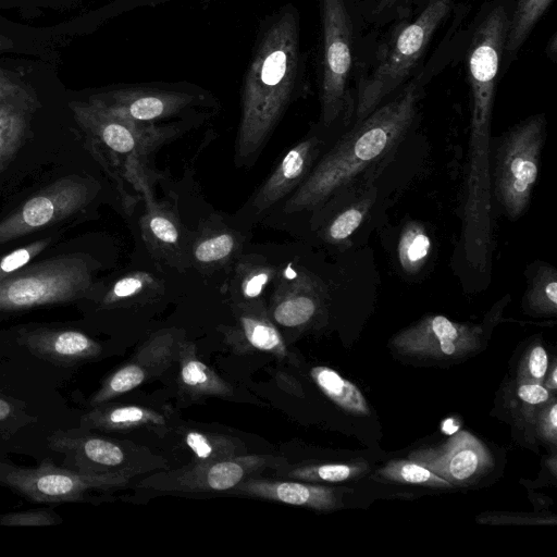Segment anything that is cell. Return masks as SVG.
<instances>
[{"label": "cell", "mask_w": 557, "mask_h": 557, "mask_svg": "<svg viewBox=\"0 0 557 557\" xmlns=\"http://www.w3.org/2000/svg\"><path fill=\"white\" fill-rule=\"evenodd\" d=\"M89 100L115 116L138 124L187 117L198 109H214L218 104L211 92L186 82L116 86L90 96Z\"/></svg>", "instance_id": "obj_6"}, {"label": "cell", "mask_w": 557, "mask_h": 557, "mask_svg": "<svg viewBox=\"0 0 557 557\" xmlns=\"http://www.w3.org/2000/svg\"><path fill=\"white\" fill-rule=\"evenodd\" d=\"M543 385L549 392H555L557 388V364H556L555 359L553 361V366H552L550 372L548 373V376L546 379H544Z\"/></svg>", "instance_id": "obj_44"}, {"label": "cell", "mask_w": 557, "mask_h": 557, "mask_svg": "<svg viewBox=\"0 0 557 557\" xmlns=\"http://www.w3.org/2000/svg\"><path fill=\"white\" fill-rule=\"evenodd\" d=\"M82 429L101 431H131L148 429L157 433L168 431L166 417L161 412L139 405L102 404L83 416Z\"/></svg>", "instance_id": "obj_26"}, {"label": "cell", "mask_w": 557, "mask_h": 557, "mask_svg": "<svg viewBox=\"0 0 557 557\" xmlns=\"http://www.w3.org/2000/svg\"><path fill=\"white\" fill-rule=\"evenodd\" d=\"M278 264L264 255L243 252L232 265L227 294L233 308L265 304V293L272 287Z\"/></svg>", "instance_id": "obj_24"}, {"label": "cell", "mask_w": 557, "mask_h": 557, "mask_svg": "<svg viewBox=\"0 0 557 557\" xmlns=\"http://www.w3.org/2000/svg\"><path fill=\"white\" fill-rule=\"evenodd\" d=\"M182 440L193 455V462H212L243 455L244 444L235 437L200 430H186Z\"/></svg>", "instance_id": "obj_30"}, {"label": "cell", "mask_w": 557, "mask_h": 557, "mask_svg": "<svg viewBox=\"0 0 557 557\" xmlns=\"http://www.w3.org/2000/svg\"><path fill=\"white\" fill-rule=\"evenodd\" d=\"M480 325L458 323L444 315H428L397 333L392 347L399 354L419 358H459L480 347Z\"/></svg>", "instance_id": "obj_16"}, {"label": "cell", "mask_w": 557, "mask_h": 557, "mask_svg": "<svg viewBox=\"0 0 557 557\" xmlns=\"http://www.w3.org/2000/svg\"><path fill=\"white\" fill-rule=\"evenodd\" d=\"M528 305L542 315L557 313V272L549 264L540 265L528 285Z\"/></svg>", "instance_id": "obj_34"}, {"label": "cell", "mask_w": 557, "mask_h": 557, "mask_svg": "<svg viewBox=\"0 0 557 557\" xmlns=\"http://www.w3.org/2000/svg\"><path fill=\"white\" fill-rule=\"evenodd\" d=\"M28 94L27 88L0 69V103Z\"/></svg>", "instance_id": "obj_42"}, {"label": "cell", "mask_w": 557, "mask_h": 557, "mask_svg": "<svg viewBox=\"0 0 557 557\" xmlns=\"http://www.w3.org/2000/svg\"><path fill=\"white\" fill-rule=\"evenodd\" d=\"M36 104L32 94L0 103V172L23 145Z\"/></svg>", "instance_id": "obj_27"}, {"label": "cell", "mask_w": 557, "mask_h": 557, "mask_svg": "<svg viewBox=\"0 0 557 557\" xmlns=\"http://www.w3.org/2000/svg\"><path fill=\"white\" fill-rule=\"evenodd\" d=\"M536 429L539 435L548 443H557V404L552 398L539 414Z\"/></svg>", "instance_id": "obj_40"}, {"label": "cell", "mask_w": 557, "mask_h": 557, "mask_svg": "<svg viewBox=\"0 0 557 557\" xmlns=\"http://www.w3.org/2000/svg\"><path fill=\"white\" fill-rule=\"evenodd\" d=\"M322 23L320 125L329 128L344 114L352 63V23L345 0H319Z\"/></svg>", "instance_id": "obj_8"}, {"label": "cell", "mask_w": 557, "mask_h": 557, "mask_svg": "<svg viewBox=\"0 0 557 557\" xmlns=\"http://www.w3.org/2000/svg\"><path fill=\"white\" fill-rule=\"evenodd\" d=\"M381 479L404 484L449 488L453 484L413 460H391L377 471Z\"/></svg>", "instance_id": "obj_35"}, {"label": "cell", "mask_w": 557, "mask_h": 557, "mask_svg": "<svg viewBox=\"0 0 557 557\" xmlns=\"http://www.w3.org/2000/svg\"><path fill=\"white\" fill-rule=\"evenodd\" d=\"M90 199L91 189L82 180L64 177L54 182L0 220V245L71 216Z\"/></svg>", "instance_id": "obj_13"}, {"label": "cell", "mask_w": 557, "mask_h": 557, "mask_svg": "<svg viewBox=\"0 0 557 557\" xmlns=\"http://www.w3.org/2000/svg\"><path fill=\"white\" fill-rule=\"evenodd\" d=\"M54 237L49 236L20 247L0 258V282L26 267L28 262L49 247Z\"/></svg>", "instance_id": "obj_37"}, {"label": "cell", "mask_w": 557, "mask_h": 557, "mask_svg": "<svg viewBox=\"0 0 557 557\" xmlns=\"http://www.w3.org/2000/svg\"><path fill=\"white\" fill-rule=\"evenodd\" d=\"M300 16L292 3L268 15L260 26L244 75L234 162L250 169L300 96L304 78Z\"/></svg>", "instance_id": "obj_2"}, {"label": "cell", "mask_w": 557, "mask_h": 557, "mask_svg": "<svg viewBox=\"0 0 557 557\" xmlns=\"http://www.w3.org/2000/svg\"><path fill=\"white\" fill-rule=\"evenodd\" d=\"M157 277L146 271H133L120 276L109 288L103 304L131 302L160 289Z\"/></svg>", "instance_id": "obj_36"}, {"label": "cell", "mask_w": 557, "mask_h": 557, "mask_svg": "<svg viewBox=\"0 0 557 557\" xmlns=\"http://www.w3.org/2000/svg\"><path fill=\"white\" fill-rule=\"evenodd\" d=\"M180 338L174 330H162L148 339L135 357L111 373L89 400L91 407L133 391L161 374L177 356Z\"/></svg>", "instance_id": "obj_18"}, {"label": "cell", "mask_w": 557, "mask_h": 557, "mask_svg": "<svg viewBox=\"0 0 557 557\" xmlns=\"http://www.w3.org/2000/svg\"><path fill=\"white\" fill-rule=\"evenodd\" d=\"M453 0H428L417 17L400 26L379 50L358 83L355 123L375 110L407 79L448 14Z\"/></svg>", "instance_id": "obj_4"}, {"label": "cell", "mask_w": 557, "mask_h": 557, "mask_svg": "<svg viewBox=\"0 0 557 557\" xmlns=\"http://www.w3.org/2000/svg\"><path fill=\"white\" fill-rule=\"evenodd\" d=\"M13 46V42L5 36L0 34V50L9 49Z\"/></svg>", "instance_id": "obj_45"}, {"label": "cell", "mask_w": 557, "mask_h": 557, "mask_svg": "<svg viewBox=\"0 0 557 557\" xmlns=\"http://www.w3.org/2000/svg\"><path fill=\"white\" fill-rule=\"evenodd\" d=\"M276 475L304 482H343L367 472L363 461L350 463H307L289 467L287 463L275 469Z\"/></svg>", "instance_id": "obj_31"}, {"label": "cell", "mask_w": 557, "mask_h": 557, "mask_svg": "<svg viewBox=\"0 0 557 557\" xmlns=\"http://www.w3.org/2000/svg\"><path fill=\"white\" fill-rule=\"evenodd\" d=\"M24 343L35 355L64 364L86 361L101 351L96 341L74 330L36 329L25 334Z\"/></svg>", "instance_id": "obj_25"}, {"label": "cell", "mask_w": 557, "mask_h": 557, "mask_svg": "<svg viewBox=\"0 0 557 557\" xmlns=\"http://www.w3.org/2000/svg\"><path fill=\"white\" fill-rule=\"evenodd\" d=\"M544 138L545 119L537 114L511 128L498 147L495 193L511 220L522 215L530 203Z\"/></svg>", "instance_id": "obj_7"}, {"label": "cell", "mask_w": 557, "mask_h": 557, "mask_svg": "<svg viewBox=\"0 0 557 557\" xmlns=\"http://www.w3.org/2000/svg\"><path fill=\"white\" fill-rule=\"evenodd\" d=\"M150 181L151 177H143L134 186L145 201L139 220L144 243L154 259L184 271L190 267L188 251L191 232L185 230L170 205L154 199Z\"/></svg>", "instance_id": "obj_17"}, {"label": "cell", "mask_w": 557, "mask_h": 557, "mask_svg": "<svg viewBox=\"0 0 557 557\" xmlns=\"http://www.w3.org/2000/svg\"><path fill=\"white\" fill-rule=\"evenodd\" d=\"M235 324L223 329L226 342L239 351H261L287 358L283 336L267 313V304L233 308Z\"/></svg>", "instance_id": "obj_22"}, {"label": "cell", "mask_w": 557, "mask_h": 557, "mask_svg": "<svg viewBox=\"0 0 557 557\" xmlns=\"http://www.w3.org/2000/svg\"><path fill=\"white\" fill-rule=\"evenodd\" d=\"M287 461L272 455H238L233 458L196 463L157 472L140 481L139 486L171 493L230 492L243 481L267 468L277 469Z\"/></svg>", "instance_id": "obj_11"}, {"label": "cell", "mask_w": 557, "mask_h": 557, "mask_svg": "<svg viewBox=\"0 0 557 557\" xmlns=\"http://www.w3.org/2000/svg\"><path fill=\"white\" fill-rule=\"evenodd\" d=\"M548 369V356L541 344L533 345L524 355L518 369V383L543 384Z\"/></svg>", "instance_id": "obj_38"}, {"label": "cell", "mask_w": 557, "mask_h": 557, "mask_svg": "<svg viewBox=\"0 0 557 557\" xmlns=\"http://www.w3.org/2000/svg\"><path fill=\"white\" fill-rule=\"evenodd\" d=\"M553 0H517L509 20L504 55L509 62L518 53Z\"/></svg>", "instance_id": "obj_33"}, {"label": "cell", "mask_w": 557, "mask_h": 557, "mask_svg": "<svg viewBox=\"0 0 557 557\" xmlns=\"http://www.w3.org/2000/svg\"><path fill=\"white\" fill-rule=\"evenodd\" d=\"M325 147V138L312 128L278 160L270 174L230 220L250 232L286 200L307 178Z\"/></svg>", "instance_id": "obj_10"}, {"label": "cell", "mask_w": 557, "mask_h": 557, "mask_svg": "<svg viewBox=\"0 0 557 557\" xmlns=\"http://www.w3.org/2000/svg\"><path fill=\"white\" fill-rule=\"evenodd\" d=\"M310 376L319 389L343 410L355 416H370L368 401L361 391L337 371L326 366L310 369Z\"/></svg>", "instance_id": "obj_29"}, {"label": "cell", "mask_w": 557, "mask_h": 557, "mask_svg": "<svg viewBox=\"0 0 557 557\" xmlns=\"http://www.w3.org/2000/svg\"><path fill=\"white\" fill-rule=\"evenodd\" d=\"M95 268L84 253L58 256L24 267L0 282V311L76 300L90 289Z\"/></svg>", "instance_id": "obj_5"}, {"label": "cell", "mask_w": 557, "mask_h": 557, "mask_svg": "<svg viewBox=\"0 0 557 557\" xmlns=\"http://www.w3.org/2000/svg\"><path fill=\"white\" fill-rule=\"evenodd\" d=\"M177 358L178 381L186 394L194 397L232 395V386L198 358L193 343L182 341Z\"/></svg>", "instance_id": "obj_28"}, {"label": "cell", "mask_w": 557, "mask_h": 557, "mask_svg": "<svg viewBox=\"0 0 557 557\" xmlns=\"http://www.w3.org/2000/svg\"><path fill=\"white\" fill-rule=\"evenodd\" d=\"M394 1H396V0H380V4L381 5H386V4L393 3Z\"/></svg>", "instance_id": "obj_46"}, {"label": "cell", "mask_w": 557, "mask_h": 557, "mask_svg": "<svg viewBox=\"0 0 557 557\" xmlns=\"http://www.w3.org/2000/svg\"><path fill=\"white\" fill-rule=\"evenodd\" d=\"M50 447L62 453L72 469L92 473H129L137 475L152 468L145 448L117 442L89 432H57L49 438ZM65 462V463H66Z\"/></svg>", "instance_id": "obj_12"}, {"label": "cell", "mask_w": 557, "mask_h": 557, "mask_svg": "<svg viewBox=\"0 0 557 557\" xmlns=\"http://www.w3.org/2000/svg\"><path fill=\"white\" fill-rule=\"evenodd\" d=\"M227 493L322 511L334 510L342 506V495L338 490L298 480H275L256 475L243 481Z\"/></svg>", "instance_id": "obj_21"}, {"label": "cell", "mask_w": 557, "mask_h": 557, "mask_svg": "<svg viewBox=\"0 0 557 557\" xmlns=\"http://www.w3.org/2000/svg\"><path fill=\"white\" fill-rule=\"evenodd\" d=\"M509 20L507 7L498 3L486 12L473 32L468 51L471 109L493 110Z\"/></svg>", "instance_id": "obj_14"}, {"label": "cell", "mask_w": 557, "mask_h": 557, "mask_svg": "<svg viewBox=\"0 0 557 557\" xmlns=\"http://www.w3.org/2000/svg\"><path fill=\"white\" fill-rule=\"evenodd\" d=\"M61 519L53 511L33 509L0 515V525L32 527L60 523Z\"/></svg>", "instance_id": "obj_39"}, {"label": "cell", "mask_w": 557, "mask_h": 557, "mask_svg": "<svg viewBox=\"0 0 557 557\" xmlns=\"http://www.w3.org/2000/svg\"><path fill=\"white\" fill-rule=\"evenodd\" d=\"M323 284L295 261L278 264L277 275L267 304L271 321L284 330H302L322 312L325 300Z\"/></svg>", "instance_id": "obj_15"}, {"label": "cell", "mask_w": 557, "mask_h": 557, "mask_svg": "<svg viewBox=\"0 0 557 557\" xmlns=\"http://www.w3.org/2000/svg\"><path fill=\"white\" fill-rule=\"evenodd\" d=\"M432 250L431 238L418 221L405 224L397 243V258L403 271L418 274L426 264Z\"/></svg>", "instance_id": "obj_32"}, {"label": "cell", "mask_w": 557, "mask_h": 557, "mask_svg": "<svg viewBox=\"0 0 557 557\" xmlns=\"http://www.w3.org/2000/svg\"><path fill=\"white\" fill-rule=\"evenodd\" d=\"M421 97V84L414 79L355 123L322 152L300 186L262 222L286 228L300 216H310L330 199L343 194L363 172L389 158L412 126Z\"/></svg>", "instance_id": "obj_1"}, {"label": "cell", "mask_w": 557, "mask_h": 557, "mask_svg": "<svg viewBox=\"0 0 557 557\" xmlns=\"http://www.w3.org/2000/svg\"><path fill=\"white\" fill-rule=\"evenodd\" d=\"M409 459L453 485L473 482L493 466L487 447L467 431L454 434L437 447L416 450L409 455Z\"/></svg>", "instance_id": "obj_19"}, {"label": "cell", "mask_w": 557, "mask_h": 557, "mask_svg": "<svg viewBox=\"0 0 557 557\" xmlns=\"http://www.w3.org/2000/svg\"><path fill=\"white\" fill-rule=\"evenodd\" d=\"M134 476L60 468L48 459L36 468L0 463V483L37 503L82 502L90 491L123 487Z\"/></svg>", "instance_id": "obj_9"}, {"label": "cell", "mask_w": 557, "mask_h": 557, "mask_svg": "<svg viewBox=\"0 0 557 557\" xmlns=\"http://www.w3.org/2000/svg\"><path fill=\"white\" fill-rule=\"evenodd\" d=\"M517 396L529 407L542 406L552 399L550 392L540 383H518Z\"/></svg>", "instance_id": "obj_41"}, {"label": "cell", "mask_w": 557, "mask_h": 557, "mask_svg": "<svg viewBox=\"0 0 557 557\" xmlns=\"http://www.w3.org/2000/svg\"><path fill=\"white\" fill-rule=\"evenodd\" d=\"M376 188L370 183L355 200L338 209L322 207L309 216V230L329 246L347 244L371 211Z\"/></svg>", "instance_id": "obj_23"}, {"label": "cell", "mask_w": 557, "mask_h": 557, "mask_svg": "<svg viewBox=\"0 0 557 557\" xmlns=\"http://www.w3.org/2000/svg\"><path fill=\"white\" fill-rule=\"evenodd\" d=\"M75 120L89 136L94 151L106 170L121 186L126 208H132L123 182L133 186L145 176H152L149 156L180 132L181 123L138 124L115 116L91 100L73 101Z\"/></svg>", "instance_id": "obj_3"}, {"label": "cell", "mask_w": 557, "mask_h": 557, "mask_svg": "<svg viewBox=\"0 0 557 557\" xmlns=\"http://www.w3.org/2000/svg\"><path fill=\"white\" fill-rule=\"evenodd\" d=\"M247 235L230 218H208L190 234L189 265L203 274L232 267L244 252Z\"/></svg>", "instance_id": "obj_20"}, {"label": "cell", "mask_w": 557, "mask_h": 557, "mask_svg": "<svg viewBox=\"0 0 557 557\" xmlns=\"http://www.w3.org/2000/svg\"><path fill=\"white\" fill-rule=\"evenodd\" d=\"M173 0H127V9L156 7Z\"/></svg>", "instance_id": "obj_43"}]
</instances>
